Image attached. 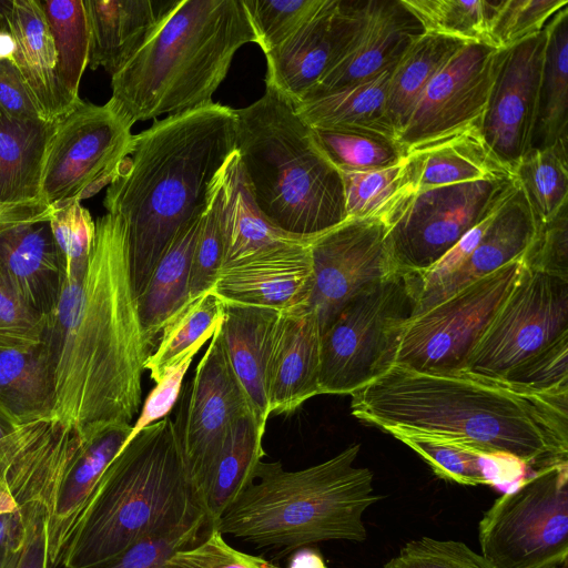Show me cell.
Instances as JSON below:
<instances>
[{
  "mask_svg": "<svg viewBox=\"0 0 568 568\" xmlns=\"http://www.w3.org/2000/svg\"><path fill=\"white\" fill-rule=\"evenodd\" d=\"M209 530L205 523L169 534L143 538L114 557L84 568H176L169 559L176 552L197 544Z\"/></svg>",
  "mask_w": 568,
  "mask_h": 568,
  "instance_id": "681fc988",
  "label": "cell"
},
{
  "mask_svg": "<svg viewBox=\"0 0 568 568\" xmlns=\"http://www.w3.org/2000/svg\"><path fill=\"white\" fill-rule=\"evenodd\" d=\"M495 568H559L568 557V464L535 473L498 497L478 524Z\"/></svg>",
  "mask_w": 568,
  "mask_h": 568,
  "instance_id": "9c48e42d",
  "label": "cell"
},
{
  "mask_svg": "<svg viewBox=\"0 0 568 568\" xmlns=\"http://www.w3.org/2000/svg\"><path fill=\"white\" fill-rule=\"evenodd\" d=\"M342 176L346 220H377L389 227L417 192L407 156L392 166Z\"/></svg>",
  "mask_w": 568,
  "mask_h": 568,
  "instance_id": "8d00e7d4",
  "label": "cell"
},
{
  "mask_svg": "<svg viewBox=\"0 0 568 568\" xmlns=\"http://www.w3.org/2000/svg\"><path fill=\"white\" fill-rule=\"evenodd\" d=\"M0 110L21 121L43 120L16 64L8 60H0Z\"/></svg>",
  "mask_w": 568,
  "mask_h": 568,
  "instance_id": "6f0895ef",
  "label": "cell"
},
{
  "mask_svg": "<svg viewBox=\"0 0 568 568\" xmlns=\"http://www.w3.org/2000/svg\"><path fill=\"white\" fill-rule=\"evenodd\" d=\"M424 33L422 24L402 0H366L355 40L303 101L358 84L394 68Z\"/></svg>",
  "mask_w": 568,
  "mask_h": 568,
  "instance_id": "44dd1931",
  "label": "cell"
},
{
  "mask_svg": "<svg viewBox=\"0 0 568 568\" xmlns=\"http://www.w3.org/2000/svg\"><path fill=\"white\" fill-rule=\"evenodd\" d=\"M8 22L16 41L14 64L41 118L54 123L81 98L71 97L59 79L57 51L40 0H12Z\"/></svg>",
  "mask_w": 568,
  "mask_h": 568,
  "instance_id": "d4e9b609",
  "label": "cell"
},
{
  "mask_svg": "<svg viewBox=\"0 0 568 568\" xmlns=\"http://www.w3.org/2000/svg\"><path fill=\"white\" fill-rule=\"evenodd\" d=\"M45 322L0 268V348L28 349L41 344Z\"/></svg>",
  "mask_w": 568,
  "mask_h": 568,
  "instance_id": "816d5d0a",
  "label": "cell"
},
{
  "mask_svg": "<svg viewBox=\"0 0 568 568\" xmlns=\"http://www.w3.org/2000/svg\"><path fill=\"white\" fill-rule=\"evenodd\" d=\"M407 156L416 191L514 175L485 142L470 130L417 149Z\"/></svg>",
  "mask_w": 568,
  "mask_h": 568,
  "instance_id": "4dcf8cb0",
  "label": "cell"
},
{
  "mask_svg": "<svg viewBox=\"0 0 568 568\" xmlns=\"http://www.w3.org/2000/svg\"><path fill=\"white\" fill-rule=\"evenodd\" d=\"M168 562L176 568H282L233 548L216 529H210L194 546L176 551Z\"/></svg>",
  "mask_w": 568,
  "mask_h": 568,
  "instance_id": "11a10c76",
  "label": "cell"
},
{
  "mask_svg": "<svg viewBox=\"0 0 568 568\" xmlns=\"http://www.w3.org/2000/svg\"><path fill=\"white\" fill-rule=\"evenodd\" d=\"M26 497L18 481L7 480L0 469V542L23 529L29 507Z\"/></svg>",
  "mask_w": 568,
  "mask_h": 568,
  "instance_id": "680465c9",
  "label": "cell"
},
{
  "mask_svg": "<svg viewBox=\"0 0 568 568\" xmlns=\"http://www.w3.org/2000/svg\"><path fill=\"white\" fill-rule=\"evenodd\" d=\"M205 523L170 416L125 442L104 471L62 557L84 568L132 544Z\"/></svg>",
  "mask_w": 568,
  "mask_h": 568,
  "instance_id": "277c9868",
  "label": "cell"
},
{
  "mask_svg": "<svg viewBox=\"0 0 568 568\" xmlns=\"http://www.w3.org/2000/svg\"><path fill=\"white\" fill-rule=\"evenodd\" d=\"M49 221L63 265L65 282L81 278L92 252L95 221L79 201H68L52 206Z\"/></svg>",
  "mask_w": 568,
  "mask_h": 568,
  "instance_id": "7bdbcfd3",
  "label": "cell"
},
{
  "mask_svg": "<svg viewBox=\"0 0 568 568\" xmlns=\"http://www.w3.org/2000/svg\"><path fill=\"white\" fill-rule=\"evenodd\" d=\"M203 212L179 232L136 296L139 318L151 354L164 326L190 301L191 261Z\"/></svg>",
  "mask_w": 568,
  "mask_h": 568,
  "instance_id": "f546056e",
  "label": "cell"
},
{
  "mask_svg": "<svg viewBox=\"0 0 568 568\" xmlns=\"http://www.w3.org/2000/svg\"><path fill=\"white\" fill-rule=\"evenodd\" d=\"M501 378L538 392L568 394V335L523 362Z\"/></svg>",
  "mask_w": 568,
  "mask_h": 568,
  "instance_id": "f5cc1de1",
  "label": "cell"
},
{
  "mask_svg": "<svg viewBox=\"0 0 568 568\" xmlns=\"http://www.w3.org/2000/svg\"><path fill=\"white\" fill-rule=\"evenodd\" d=\"M180 396L174 428L187 473L201 498L232 423L252 413L229 362L221 325Z\"/></svg>",
  "mask_w": 568,
  "mask_h": 568,
  "instance_id": "5bb4252c",
  "label": "cell"
},
{
  "mask_svg": "<svg viewBox=\"0 0 568 568\" xmlns=\"http://www.w3.org/2000/svg\"><path fill=\"white\" fill-rule=\"evenodd\" d=\"M316 142L341 172H365L397 164L405 156L396 138L367 130L313 129Z\"/></svg>",
  "mask_w": 568,
  "mask_h": 568,
  "instance_id": "b9f144b4",
  "label": "cell"
},
{
  "mask_svg": "<svg viewBox=\"0 0 568 568\" xmlns=\"http://www.w3.org/2000/svg\"><path fill=\"white\" fill-rule=\"evenodd\" d=\"M223 301L212 291L190 300L161 332L154 351L145 362L155 383L164 368L201 339H211L223 320Z\"/></svg>",
  "mask_w": 568,
  "mask_h": 568,
  "instance_id": "ab89813d",
  "label": "cell"
},
{
  "mask_svg": "<svg viewBox=\"0 0 568 568\" xmlns=\"http://www.w3.org/2000/svg\"><path fill=\"white\" fill-rule=\"evenodd\" d=\"M91 70L116 73L158 29L178 0H84Z\"/></svg>",
  "mask_w": 568,
  "mask_h": 568,
  "instance_id": "484cf974",
  "label": "cell"
},
{
  "mask_svg": "<svg viewBox=\"0 0 568 568\" xmlns=\"http://www.w3.org/2000/svg\"><path fill=\"white\" fill-rule=\"evenodd\" d=\"M314 285L308 306L321 332L358 295L397 274L388 227L371 219H347L310 244Z\"/></svg>",
  "mask_w": 568,
  "mask_h": 568,
  "instance_id": "2e32d148",
  "label": "cell"
},
{
  "mask_svg": "<svg viewBox=\"0 0 568 568\" xmlns=\"http://www.w3.org/2000/svg\"><path fill=\"white\" fill-rule=\"evenodd\" d=\"M465 43L457 39L424 33L392 69L386 111L397 136L429 81Z\"/></svg>",
  "mask_w": 568,
  "mask_h": 568,
  "instance_id": "d590c367",
  "label": "cell"
},
{
  "mask_svg": "<svg viewBox=\"0 0 568 568\" xmlns=\"http://www.w3.org/2000/svg\"><path fill=\"white\" fill-rule=\"evenodd\" d=\"M132 126L109 102L80 99L54 122L41 172L42 203L82 202L109 186L128 154Z\"/></svg>",
  "mask_w": 568,
  "mask_h": 568,
  "instance_id": "30bf717a",
  "label": "cell"
},
{
  "mask_svg": "<svg viewBox=\"0 0 568 568\" xmlns=\"http://www.w3.org/2000/svg\"><path fill=\"white\" fill-rule=\"evenodd\" d=\"M42 344L53 374L54 419L81 436L109 424H131L142 404L151 352L139 318L124 224L116 215L95 221L87 270L64 282Z\"/></svg>",
  "mask_w": 568,
  "mask_h": 568,
  "instance_id": "6da1fadb",
  "label": "cell"
},
{
  "mask_svg": "<svg viewBox=\"0 0 568 568\" xmlns=\"http://www.w3.org/2000/svg\"><path fill=\"white\" fill-rule=\"evenodd\" d=\"M220 172L209 189L193 250L189 278L190 300L212 291L223 266V239L220 224Z\"/></svg>",
  "mask_w": 568,
  "mask_h": 568,
  "instance_id": "ee69618b",
  "label": "cell"
},
{
  "mask_svg": "<svg viewBox=\"0 0 568 568\" xmlns=\"http://www.w3.org/2000/svg\"><path fill=\"white\" fill-rule=\"evenodd\" d=\"M559 568H567V564L562 565V566H561V567H559Z\"/></svg>",
  "mask_w": 568,
  "mask_h": 568,
  "instance_id": "03108f58",
  "label": "cell"
},
{
  "mask_svg": "<svg viewBox=\"0 0 568 568\" xmlns=\"http://www.w3.org/2000/svg\"><path fill=\"white\" fill-rule=\"evenodd\" d=\"M49 216L0 224V268L45 320L54 312L65 282Z\"/></svg>",
  "mask_w": 568,
  "mask_h": 568,
  "instance_id": "cb8c5ba5",
  "label": "cell"
},
{
  "mask_svg": "<svg viewBox=\"0 0 568 568\" xmlns=\"http://www.w3.org/2000/svg\"><path fill=\"white\" fill-rule=\"evenodd\" d=\"M256 36L243 0H178L158 29L111 77V106L136 121L206 105L233 58Z\"/></svg>",
  "mask_w": 568,
  "mask_h": 568,
  "instance_id": "5b68a950",
  "label": "cell"
},
{
  "mask_svg": "<svg viewBox=\"0 0 568 568\" xmlns=\"http://www.w3.org/2000/svg\"><path fill=\"white\" fill-rule=\"evenodd\" d=\"M0 404L21 425L53 418V374L42 343L28 349L0 348Z\"/></svg>",
  "mask_w": 568,
  "mask_h": 568,
  "instance_id": "836d02e7",
  "label": "cell"
},
{
  "mask_svg": "<svg viewBox=\"0 0 568 568\" xmlns=\"http://www.w3.org/2000/svg\"><path fill=\"white\" fill-rule=\"evenodd\" d=\"M514 175L416 192L388 227L398 273L422 276L515 191Z\"/></svg>",
  "mask_w": 568,
  "mask_h": 568,
  "instance_id": "8fae6325",
  "label": "cell"
},
{
  "mask_svg": "<svg viewBox=\"0 0 568 568\" xmlns=\"http://www.w3.org/2000/svg\"><path fill=\"white\" fill-rule=\"evenodd\" d=\"M359 449L352 444L300 470L261 460L212 529L282 556L321 541H364V513L383 497L373 471L354 466Z\"/></svg>",
  "mask_w": 568,
  "mask_h": 568,
  "instance_id": "8992f818",
  "label": "cell"
},
{
  "mask_svg": "<svg viewBox=\"0 0 568 568\" xmlns=\"http://www.w3.org/2000/svg\"><path fill=\"white\" fill-rule=\"evenodd\" d=\"M310 244L281 243L226 263L212 292L223 302L276 311L308 305L314 285Z\"/></svg>",
  "mask_w": 568,
  "mask_h": 568,
  "instance_id": "ffe728a7",
  "label": "cell"
},
{
  "mask_svg": "<svg viewBox=\"0 0 568 568\" xmlns=\"http://www.w3.org/2000/svg\"><path fill=\"white\" fill-rule=\"evenodd\" d=\"M207 341L209 339L204 338L196 342L164 368L161 377L155 382V386L146 396L140 415L135 420V424L132 425V430L126 442L133 438L144 427L169 416L180 397L182 381L194 356Z\"/></svg>",
  "mask_w": 568,
  "mask_h": 568,
  "instance_id": "db71d44e",
  "label": "cell"
},
{
  "mask_svg": "<svg viewBox=\"0 0 568 568\" xmlns=\"http://www.w3.org/2000/svg\"><path fill=\"white\" fill-rule=\"evenodd\" d=\"M392 69L346 89L300 102L294 108L312 129L367 130L396 138L386 111Z\"/></svg>",
  "mask_w": 568,
  "mask_h": 568,
  "instance_id": "1f68e13d",
  "label": "cell"
},
{
  "mask_svg": "<svg viewBox=\"0 0 568 568\" xmlns=\"http://www.w3.org/2000/svg\"><path fill=\"white\" fill-rule=\"evenodd\" d=\"M55 51L59 79L79 99L81 78L89 63L90 28L84 0H40Z\"/></svg>",
  "mask_w": 568,
  "mask_h": 568,
  "instance_id": "f35d334b",
  "label": "cell"
},
{
  "mask_svg": "<svg viewBox=\"0 0 568 568\" xmlns=\"http://www.w3.org/2000/svg\"><path fill=\"white\" fill-rule=\"evenodd\" d=\"M514 174L538 229L568 203V139L530 149Z\"/></svg>",
  "mask_w": 568,
  "mask_h": 568,
  "instance_id": "74e56055",
  "label": "cell"
},
{
  "mask_svg": "<svg viewBox=\"0 0 568 568\" xmlns=\"http://www.w3.org/2000/svg\"><path fill=\"white\" fill-rule=\"evenodd\" d=\"M42 215L43 214H39V215L18 214V213H12V212H7V211H3L0 209V224L30 220V219H34V217L42 216Z\"/></svg>",
  "mask_w": 568,
  "mask_h": 568,
  "instance_id": "be15d7a7",
  "label": "cell"
},
{
  "mask_svg": "<svg viewBox=\"0 0 568 568\" xmlns=\"http://www.w3.org/2000/svg\"><path fill=\"white\" fill-rule=\"evenodd\" d=\"M536 232L527 200L517 185L491 215L473 227L432 270L418 276L419 290L412 316L523 258Z\"/></svg>",
  "mask_w": 568,
  "mask_h": 568,
  "instance_id": "e0dca14e",
  "label": "cell"
},
{
  "mask_svg": "<svg viewBox=\"0 0 568 568\" xmlns=\"http://www.w3.org/2000/svg\"><path fill=\"white\" fill-rule=\"evenodd\" d=\"M220 224L223 265L281 243L312 242L274 226L256 205L236 150L220 172Z\"/></svg>",
  "mask_w": 568,
  "mask_h": 568,
  "instance_id": "f1b7e54d",
  "label": "cell"
},
{
  "mask_svg": "<svg viewBox=\"0 0 568 568\" xmlns=\"http://www.w3.org/2000/svg\"><path fill=\"white\" fill-rule=\"evenodd\" d=\"M521 268L523 258L510 262L409 317L394 364L423 372L465 368Z\"/></svg>",
  "mask_w": 568,
  "mask_h": 568,
  "instance_id": "7c38bea8",
  "label": "cell"
},
{
  "mask_svg": "<svg viewBox=\"0 0 568 568\" xmlns=\"http://www.w3.org/2000/svg\"><path fill=\"white\" fill-rule=\"evenodd\" d=\"M498 50L487 43L468 42L448 59L424 89L396 136L405 155L481 129Z\"/></svg>",
  "mask_w": 568,
  "mask_h": 568,
  "instance_id": "9a60e30c",
  "label": "cell"
},
{
  "mask_svg": "<svg viewBox=\"0 0 568 568\" xmlns=\"http://www.w3.org/2000/svg\"><path fill=\"white\" fill-rule=\"evenodd\" d=\"M568 203L536 235L523 256L530 267L568 275Z\"/></svg>",
  "mask_w": 568,
  "mask_h": 568,
  "instance_id": "9f6ffc18",
  "label": "cell"
},
{
  "mask_svg": "<svg viewBox=\"0 0 568 568\" xmlns=\"http://www.w3.org/2000/svg\"><path fill=\"white\" fill-rule=\"evenodd\" d=\"M383 568H495L458 540L420 537L408 541Z\"/></svg>",
  "mask_w": 568,
  "mask_h": 568,
  "instance_id": "f907efd6",
  "label": "cell"
},
{
  "mask_svg": "<svg viewBox=\"0 0 568 568\" xmlns=\"http://www.w3.org/2000/svg\"><path fill=\"white\" fill-rule=\"evenodd\" d=\"M287 568H326V566L317 551L303 547L292 555Z\"/></svg>",
  "mask_w": 568,
  "mask_h": 568,
  "instance_id": "91938a15",
  "label": "cell"
},
{
  "mask_svg": "<svg viewBox=\"0 0 568 568\" xmlns=\"http://www.w3.org/2000/svg\"><path fill=\"white\" fill-rule=\"evenodd\" d=\"M16 41L9 29H0V60L14 63Z\"/></svg>",
  "mask_w": 568,
  "mask_h": 568,
  "instance_id": "94428289",
  "label": "cell"
},
{
  "mask_svg": "<svg viewBox=\"0 0 568 568\" xmlns=\"http://www.w3.org/2000/svg\"><path fill=\"white\" fill-rule=\"evenodd\" d=\"M22 425L0 404V440L17 432Z\"/></svg>",
  "mask_w": 568,
  "mask_h": 568,
  "instance_id": "6125c7cd",
  "label": "cell"
},
{
  "mask_svg": "<svg viewBox=\"0 0 568 568\" xmlns=\"http://www.w3.org/2000/svg\"><path fill=\"white\" fill-rule=\"evenodd\" d=\"M55 493L33 498L23 529L0 542V568H49L48 526Z\"/></svg>",
  "mask_w": 568,
  "mask_h": 568,
  "instance_id": "f6af8a7d",
  "label": "cell"
},
{
  "mask_svg": "<svg viewBox=\"0 0 568 568\" xmlns=\"http://www.w3.org/2000/svg\"><path fill=\"white\" fill-rule=\"evenodd\" d=\"M132 424H109L81 436L55 493L48 526V565L59 568L65 548L104 471L125 444Z\"/></svg>",
  "mask_w": 568,
  "mask_h": 568,
  "instance_id": "603a6c76",
  "label": "cell"
},
{
  "mask_svg": "<svg viewBox=\"0 0 568 568\" xmlns=\"http://www.w3.org/2000/svg\"><path fill=\"white\" fill-rule=\"evenodd\" d=\"M419 290L397 273L345 305L321 332V395H351L394 364Z\"/></svg>",
  "mask_w": 568,
  "mask_h": 568,
  "instance_id": "ba28073f",
  "label": "cell"
},
{
  "mask_svg": "<svg viewBox=\"0 0 568 568\" xmlns=\"http://www.w3.org/2000/svg\"><path fill=\"white\" fill-rule=\"evenodd\" d=\"M351 413L396 439L452 443L536 473L568 464V394L466 368L423 372L393 364L351 394Z\"/></svg>",
  "mask_w": 568,
  "mask_h": 568,
  "instance_id": "7a4b0ae2",
  "label": "cell"
},
{
  "mask_svg": "<svg viewBox=\"0 0 568 568\" xmlns=\"http://www.w3.org/2000/svg\"><path fill=\"white\" fill-rule=\"evenodd\" d=\"M567 7L558 10L545 27L546 45L530 149L547 148L568 139Z\"/></svg>",
  "mask_w": 568,
  "mask_h": 568,
  "instance_id": "e575fe53",
  "label": "cell"
},
{
  "mask_svg": "<svg viewBox=\"0 0 568 568\" xmlns=\"http://www.w3.org/2000/svg\"><path fill=\"white\" fill-rule=\"evenodd\" d=\"M365 0H323L318 9L285 41L265 53V85L302 102L358 34Z\"/></svg>",
  "mask_w": 568,
  "mask_h": 568,
  "instance_id": "ac0fdd59",
  "label": "cell"
},
{
  "mask_svg": "<svg viewBox=\"0 0 568 568\" xmlns=\"http://www.w3.org/2000/svg\"><path fill=\"white\" fill-rule=\"evenodd\" d=\"M322 2L323 0H243L256 36V44L264 54L285 41Z\"/></svg>",
  "mask_w": 568,
  "mask_h": 568,
  "instance_id": "bcb514c9",
  "label": "cell"
},
{
  "mask_svg": "<svg viewBox=\"0 0 568 568\" xmlns=\"http://www.w3.org/2000/svg\"><path fill=\"white\" fill-rule=\"evenodd\" d=\"M568 335V275L527 266L473 348L466 369L504 377Z\"/></svg>",
  "mask_w": 568,
  "mask_h": 568,
  "instance_id": "4fadbf2b",
  "label": "cell"
},
{
  "mask_svg": "<svg viewBox=\"0 0 568 568\" xmlns=\"http://www.w3.org/2000/svg\"><path fill=\"white\" fill-rule=\"evenodd\" d=\"M234 113L243 173L274 226L312 241L346 220L342 173L288 100L266 88L258 100Z\"/></svg>",
  "mask_w": 568,
  "mask_h": 568,
  "instance_id": "52a82bcc",
  "label": "cell"
},
{
  "mask_svg": "<svg viewBox=\"0 0 568 568\" xmlns=\"http://www.w3.org/2000/svg\"><path fill=\"white\" fill-rule=\"evenodd\" d=\"M221 333L231 367L244 389L256 423L265 429L270 417L265 368L280 311L223 302Z\"/></svg>",
  "mask_w": 568,
  "mask_h": 568,
  "instance_id": "83f0119b",
  "label": "cell"
},
{
  "mask_svg": "<svg viewBox=\"0 0 568 568\" xmlns=\"http://www.w3.org/2000/svg\"><path fill=\"white\" fill-rule=\"evenodd\" d=\"M321 327L308 305L280 311L265 368L270 415L294 413L321 395Z\"/></svg>",
  "mask_w": 568,
  "mask_h": 568,
  "instance_id": "7402d4cb",
  "label": "cell"
},
{
  "mask_svg": "<svg viewBox=\"0 0 568 568\" xmlns=\"http://www.w3.org/2000/svg\"><path fill=\"white\" fill-rule=\"evenodd\" d=\"M264 432L252 413L232 423L201 497L209 530L252 479L264 456Z\"/></svg>",
  "mask_w": 568,
  "mask_h": 568,
  "instance_id": "d6a6232c",
  "label": "cell"
},
{
  "mask_svg": "<svg viewBox=\"0 0 568 568\" xmlns=\"http://www.w3.org/2000/svg\"><path fill=\"white\" fill-rule=\"evenodd\" d=\"M12 0H0V29H9L8 17Z\"/></svg>",
  "mask_w": 568,
  "mask_h": 568,
  "instance_id": "e7e4bbea",
  "label": "cell"
},
{
  "mask_svg": "<svg viewBox=\"0 0 568 568\" xmlns=\"http://www.w3.org/2000/svg\"><path fill=\"white\" fill-rule=\"evenodd\" d=\"M545 45L544 29L498 50L480 132L497 159L513 171L531 148Z\"/></svg>",
  "mask_w": 568,
  "mask_h": 568,
  "instance_id": "d6986e66",
  "label": "cell"
},
{
  "mask_svg": "<svg viewBox=\"0 0 568 568\" xmlns=\"http://www.w3.org/2000/svg\"><path fill=\"white\" fill-rule=\"evenodd\" d=\"M567 0H503L490 27V44L506 49L544 31Z\"/></svg>",
  "mask_w": 568,
  "mask_h": 568,
  "instance_id": "7dc6e473",
  "label": "cell"
},
{
  "mask_svg": "<svg viewBox=\"0 0 568 568\" xmlns=\"http://www.w3.org/2000/svg\"><path fill=\"white\" fill-rule=\"evenodd\" d=\"M425 33L490 44V27L503 0H402ZM491 45V44H490Z\"/></svg>",
  "mask_w": 568,
  "mask_h": 568,
  "instance_id": "60d3db41",
  "label": "cell"
},
{
  "mask_svg": "<svg viewBox=\"0 0 568 568\" xmlns=\"http://www.w3.org/2000/svg\"><path fill=\"white\" fill-rule=\"evenodd\" d=\"M234 109L211 102L133 134L103 206L125 229L135 295L179 232L203 212L209 189L235 152Z\"/></svg>",
  "mask_w": 568,
  "mask_h": 568,
  "instance_id": "3957f363",
  "label": "cell"
},
{
  "mask_svg": "<svg viewBox=\"0 0 568 568\" xmlns=\"http://www.w3.org/2000/svg\"><path fill=\"white\" fill-rule=\"evenodd\" d=\"M398 440L420 456L433 473L442 479L469 486L493 483L485 471L483 463L485 457L470 449L422 437H402Z\"/></svg>",
  "mask_w": 568,
  "mask_h": 568,
  "instance_id": "c3c4849f",
  "label": "cell"
},
{
  "mask_svg": "<svg viewBox=\"0 0 568 568\" xmlns=\"http://www.w3.org/2000/svg\"><path fill=\"white\" fill-rule=\"evenodd\" d=\"M54 123L21 121L0 110V209L39 215L51 207L41 201V172Z\"/></svg>",
  "mask_w": 568,
  "mask_h": 568,
  "instance_id": "4316f807",
  "label": "cell"
}]
</instances>
